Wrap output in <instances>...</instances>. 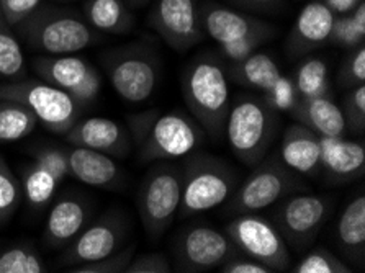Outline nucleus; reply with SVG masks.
<instances>
[{
    "instance_id": "1",
    "label": "nucleus",
    "mask_w": 365,
    "mask_h": 273,
    "mask_svg": "<svg viewBox=\"0 0 365 273\" xmlns=\"http://www.w3.org/2000/svg\"><path fill=\"white\" fill-rule=\"evenodd\" d=\"M228 71L215 56H200L190 63L182 77V92L193 118L213 138L225 135L231 107Z\"/></svg>"
},
{
    "instance_id": "2",
    "label": "nucleus",
    "mask_w": 365,
    "mask_h": 273,
    "mask_svg": "<svg viewBox=\"0 0 365 273\" xmlns=\"http://www.w3.org/2000/svg\"><path fill=\"white\" fill-rule=\"evenodd\" d=\"M15 26L31 49L51 56L79 53L97 41V33L86 19L68 9L38 7Z\"/></svg>"
},
{
    "instance_id": "3",
    "label": "nucleus",
    "mask_w": 365,
    "mask_h": 273,
    "mask_svg": "<svg viewBox=\"0 0 365 273\" xmlns=\"http://www.w3.org/2000/svg\"><path fill=\"white\" fill-rule=\"evenodd\" d=\"M279 118L267 103L256 97H241L231 103L225 135L233 154L246 165L264 159L277 133Z\"/></svg>"
},
{
    "instance_id": "4",
    "label": "nucleus",
    "mask_w": 365,
    "mask_h": 273,
    "mask_svg": "<svg viewBox=\"0 0 365 273\" xmlns=\"http://www.w3.org/2000/svg\"><path fill=\"white\" fill-rule=\"evenodd\" d=\"M133 131L140 146L143 163L170 160L189 155L203 141V131L189 116L164 113L146 121L143 116L133 120Z\"/></svg>"
},
{
    "instance_id": "5",
    "label": "nucleus",
    "mask_w": 365,
    "mask_h": 273,
    "mask_svg": "<svg viewBox=\"0 0 365 273\" xmlns=\"http://www.w3.org/2000/svg\"><path fill=\"white\" fill-rule=\"evenodd\" d=\"M182 174V198L177 213L180 218H190L218 208L228 202L237 187L235 170L210 155L193 158Z\"/></svg>"
},
{
    "instance_id": "6",
    "label": "nucleus",
    "mask_w": 365,
    "mask_h": 273,
    "mask_svg": "<svg viewBox=\"0 0 365 273\" xmlns=\"http://www.w3.org/2000/svg\"><path fill=\"white\" fill-rule=\"evenodd\" d=\"M0 100L16 102L35 113L48 130L66 135L79 120L82 105L68 92L44 81H14L0 83Z\"/></svg>"
},
{
    "instance_id": "7",
    "label": "nucleus",
    "mask_w": 365,
    "mask_h": 273,
    "mask_svg": "<svg viewBox=\"0 0 365 273\" xmlns=\"http://www.w3.org/2000/svg\"><path fill=\"white\" fill-rule=\"evenodd\" d=\"M305 188L298 174L290 170L280 159L269 158L257 164L256 169L228 200L230 215L257 213L279 203L292 193Z\"/></svg>"
},
{
    "instance_id": "8",
    "label": "nucleus",
    "mask_w": 365,
    "mask_h": 273,
    "mask_svg": "<svg viewBox=\"0 0 365 273\" xmlns=\"http://www.w3.org/2000/svg\"><path fill=\"white\" fill-rule=\"evenodd\" d=\"M182 180V169L170 164L153 167L143 178L138 192V211L151 237L161 236L179 213Z\"/></svg>"
},
{
    "instance_id": "9",
    "label": "nucleus",
    "mask_w": 365,
    "mask_h": 273,
    "mask_svg": "<svg viewBox=\"0 0 365 273\" xmlns=\"http://www.w3.org/2000/svg\"><path fill=\"white\" fill-rule=\"evenodd\" d=\"M225 231L241 254L261 262L272 272H284L290 267L289 246L272 221L256 213L236 215Z\"/></svg>"
},
{
    "instance_id": "10",
    "label": "nucleus",
    "mask_w": 365,
    "mask_h": 273,
    "mask_svg": "<svg viewBox=\"0 0 365 273\" xmlns=\"http://www.w3.org/2000/svg\"><path fill=\"white\" fill-rule=\"evenodd\" d=\"M331 208L329 198L322 195L292 193L282 200L274 225L287 246L302 250L317 239L329 218Z\"/></svg>"
},
{
    "instance_id": "11",
    "label": "nucleus",
    "mask_w": 365,
    "mask_h": 273,
    "mask_svg": "<svg viewBox=\"0 0 365 273\" xmlns=\"http://www.w3.org/2000/svg\"><path fill=\"white\" fill-rule=\"evenodd\" d=\"M240 254L226 231L205 225H192L175 239L174 257L179 272H208L220 269L226 260Z\"/></svg>"
},
{
    "instance_id": "12",
    "label": "nucleus",
    "mask_w": 365,
    "mask_h": 273,
    "mask_svg": "<svg viewBox=\"0 0 365 273\" xmlns=\"http://www.w3.org/2000/svg\"><path fill=\"white\" fill-rule=\"evenodd\" d=\"M108 79L125 102L141 103L151 98L159 82V63L145 48L130 46L108 54Z\"/></svg>"
},
{
    "instance_id": "13",
    "label": "nucleus",
    "mask_w": 365,
    "mask_h": 273,
    "mask_svg": "<svg viewBox=\"0 0 365 273\" xmlns=\"http://www.w3.org/2000/svg\"><path fill=\"white\" fill-rule=\"evenodd\" d=\"M31 68L41 81L68 92L82 107L92 103L101 93L102 81L97 69L77 56H41L33 61Z\"/></svg>"
},
{
    "instance_id": "14",
    "label": "nucleus",
    "mask_w": 365,
    "mask_h": 273,
    "mask_svg": "<svg viewBox=\"0 0 365 273\" xmlns=\"http://www.w3.org/2000/svg\"><path fill=\"white\" fill-rule=\"evenodd\" d=\"M148 21L177 51L195 46L205 36L197 0H158Z\"/></svg>"
},
{
    "instance_id": "15",
    "label": "nucleus",
    "mask_w": 365,
    "mask_h": 273,
    "mask_svg": "<svg viewBox=\"0 0 365 273\" xmlns=\"http://www.w3.org/2000/svg\"><path fill=\"white\" fill-rule=\"evenodd\" d=\"M205 35L220 44H228L245 38H259L264 43L274 36L275 28L240 10H233L217 2H207L200 7Z\"/></svg>"
},
{
    "instance_id": "16",
    "label": "nucleus",
    "mask_w": 365,
    "mask_h": 273,
    "mask_svg": "<svg viewBox=\"0 0 365 273\" xmlns=\"http://www.w3.org/2000/svg\"><path fill=\"white\" fill-rule=\"evenodd\" d=\"M126 237V226L118 216H105L103 220L84 227L71 242L63 255V264L68 267L101 260L117 252Z\"/></svg>"
},
{
    "instance_id": "17",
    "label": "nucleus",
    "mask_w": 365,
    "mask_h": 273,
    "mask_svg": "<svg viewBox=\"0 0 365 273\" xmlns=\"http://www.w3.org/2000/svg\"><path fill=\"white\" fill-rule=\"evenodd\" d=\"M66 138L73 146L101 150L108 155H126L131 148L125 128L117 121L101 116H92L82 121L77 120L66 133Z\"/></svg>"
},
{
    "instance_id": "18",
    "label": "nucleus",
    "mask_w": 365,
    "mask_h": 273,
    "mask_svg": "<svg viewBox=\"0 0 365 273\" xmlns=\"http://www.w3.org/2000/svg\"><path fill=\"white\" fill-rule=\"evenodd\" d=\"M322 138L302 123L290 125L284 133L280 160L298 175H314L322 169Z\"/></svg>"
},
{
    "instance_id": "19",
    "label": "nucleus",
    "mask_w": 365,
    "mask_h": 273,
    "mask_svg": "<svg viewBox=\"0 0 365 273\" xmlns=\"http://www.w3.org/2000/svg\"><path fill=\"white\" fill-rule=\"evenodd\" d=\"M319 167L337 182L361 177L365 169V148L362 141L339 138H322Z\"/></svg>"
},
{
    "instance_id": "20",
    "label": "nucleus",
    "mask_w": 365,
    "mask_h": 273,
    "mask_svg": "<svg viewBox=\"0 0 365 273\" xmlns=\"http://www.w3.org/2000/svg\"><path fill=\"white\" fill-rule=\"evenodd\" d=\"M336 15L323 0H313L298 14L293 26L290 46L293 53L303 54L322 46L331 38Z\"/></svg>"
},
{
    "instance_id": "21",
    "label": "nucleus",
    "mask_w": 365,
    "mask_h": 273,
    "mask_svg": "<svg viewBox=\"0 0 365 273\" xmlns=\"http://www.w3.org/2000/svg\"><path fill=\"white\" fill-rule=\"evenodd\" d=\"M91 220V206L79 197H64L53 206L46 221V237L51 247L68 246L84 231Z\"/></svg>"
},
{
    "instance_id": "22",
    "label": "nucleus",
    "mask_w": 365,
    "mask_h": 273,
    "mask_svg": "<svg viewBox=\"0 0 365 273\" xmlns=\"http://www.w3.org/2000/svg\"><path fill=\"white\" fill-rule=\"evenodd\" d=\"M290 113L298 123L309 128L319 138H339L347 131L342 108L329 97L300 98Z\"/></svg>"
},
{
    "instance_id": "23",
    "label": "nucleus",
    "mask_w": 365,
    "mask_h": 273,
    "mask_svg": "<svg viewBox=\"0 0 365 273\" xmlns=\"http://www.w3.org/2000/svg\"><path fill=\"white\" fill-rule=\"evenodd\" d=\"M71 177L91 187L110 188L120 180V169L108 154L74 146L68 150Z\"/></svg>"
},
{
    "instance_id": "24",
    "label": "nucleus",
    "mask_w": 365,
    "mask_h": 273,
    "mask_svg": "<svg viewBox=\"0 0 365 273\" xmlns=\"http://www.w3.org/2000/svg\"><path fill=\"white\" fill-rule=\"evenodd\" d=\"M339 249L352 260H364L365 252V197L359 195L346 206L336 227Z\"/></svg>"
},
{
    "instance_id": "25",
    "label": "nucleus",
    "mask_w": 365,
    "mask_h": 273,
    "mask_svg": "<svg viewBox=\"0 0 365 273\" xmlns=\"http://www.w3.org/2000/svg\"><path fill=\"white\" fill-rule=\"evenodd\" d=\"M279 64L265 53H252L240 63H231L228 77L240 86L267 92L280 79Z\"/></svg>"
},
{
    "instance_id": "26",
    "label": "nucleus",
    "mask_w": 365,
    "mask_h": 273,
    "mask_svg": "<svg viewBox=\"0 0 365 273\" xmlns=\"http://www.w3.org/2000/svg\"><path fill=\"white\" fill-rule=\"evenodd\" d=\"M86 21L96 31L121 35L133 26V15L125 0H87Z\"/></svg>"
},
{
    "instance_id": "27",
    "label": "nucleus",
    "mask_w": 365,
    "mask_h": 273,
    "mask_svg": "<svg viewBox=\"0 0 365 273\" xmlns=\"http://www.w3.org/2000/svg\"><path fill=\"white\" fill-rule=\"evenodd\" d=\"M38 118L21 103L0 100V143H16L35 131Z\"/></svg>"
},
{
    "instance_id": "28",
    "label": "nucleus",
    "mask_w": 365,
    "mask_h": 273,
    "mask_svg": "<svg viewBox=\"0 0 365 273\" xmlns=\"http://www.w3.org/2000/svg\"><path fill=\"white\" fill-rule=\"evenodd\" d=\"M329 69L322 58H308L293 74L297 93L300 98L328 97L331 92Z\"/></svg>"
},
{
    "instance_id": "29",
    "label": "nucleus",
    "mask_w": 365,
    "mask_h": 273,
    "mask_svg": "<svg viewBox=\"0 0 365 273\" xmlns=\"http://www.w3.org/2000/svg\"><path fill=\"white\" fill-rule=\"evenodd\" d=\"M26 63L21 44L0 14V79L19 81L25 76Z\"/></svg>"
},
{
    "instance_id": "30",
    "label": "nucleus",
    "mask_w": 365,
    "mask_h": 273,
    "mask_svg": "<svg viewBox=\"0 0 365 273\" xmlns=\"http://www.w3.org/2000/svg\"><path fill=\"white\" fill-rule=\"evenodd\" d=\"M59 180L51 172L38 163H33L24 170L21 177V192L33 206H44L51 202L59 187Z\"/></svg>"
},
{
    "instance_id": "31",
    "label": "nucleus",
    "mask_w": 365,
    "mask_h": 273,
    "mask_svg": "<svg viewBox=\"0 0 365 273\" xmlns=\"http://www.w3.org/2000/svg\"><path fill=\"white\" fill-rule=\"evenodd\" d=\"M293 273H351V267L337 255L324 247H317L308 252L290 270Z\"/></svg>"
},
{
    "instance_id": "32",
    "label": "nucleus",
    "mask_w": 365,
    "mask_h": 273,
    "mask_svg": "<svg viewBox=\"0 0 365 273\" xmlns=\"http://www.w3.org/2000/svg\"><path fill=\"white\" fill-rule=\"evenodd\" d=\"M43 264L35 250L29 247H14L0 254V273H44Z\"/></svg>"
},
{
    "instance_id": "33",
    "label": "nucleus",
    "mask_w": 365,
    "mask_h": 273,
    "mask_svg": "<svg viewBox=\"0 0 365 273\" xmlns=\"http://www.w3.org/2000/svg\"><path fill=\"white\" fill-rule=\"evenodd\" d=\"M21 198V185L7 163L0 155V222L7 221L19 208Z\"/></svg>"
},
{
    "instance_id": "34",
    "label": "nucleus",
    "mask_w": 365,
    "mask_h": 273,
    "mask_svg": "<svg viewBox=\"0 0 365 273\" xmlns=\"http://www.w3.org/2000/svg\"><path fill=\"white\" fill-rule=\"evenodd\" d=\"M135 257V246L118 249L117 252L107 255L101 260L87 262V264L71 267L68 272L73 273H125L130 262Z\"/></svg>"
},
{
    "instance_id": "35",
    "label": "nucleus",
    "mask_w": 365,
    "mask_h": 273,
    "mask_svg": "<svg viewBox=\"0 0 365 273\" xmlns=\"http://www.w3.org/2000/svg\"><path fill=\"white\" fill-rule=\"evenodd\" d=\"M264 102L269 105L274 111H290L298 103V97L295 83H293V77L282 74L280 79L269 88L267 92H264Z\"/></svg>"
},
{
    "instance_id": "36",
    "label": "nucleus",
    "mask_w": 365,
    "mask_h": 273,
    "mask_svg": "<svg viewBox=\"0 0 365 273\" xmlns=\"http://www.w3.org/2000/svg\"><path fill=\"white\" fill-rule=\"evenodd\" d=\"M329 40L342 48H357L365 40V26L357 24L351 14L336 15Z\"/></svg>"
},
{
    "instance_id": "37",
    "label": "nucleus",
    "mask_w": 365,
    "mask_h": 273,
    "mask_svg": "<svg viewBox=\"0 0 365 273\" xmlns=\"http://www.w3.org/2000/svg\"><path fill=\"white\" fill-rule=\"evenodd\" d=\"M344 113L347 130L354 133H362L365 130V86H356L351 88V92L347 93L344 108Z\"/></svg>"
},
{
    "instance_id": "38",
    "label": "nucleus",
    "mask_w": 365,
    "mask_h": 273,
    "mask_svg": "<svg viewBox=\"0 0 365 273\" xmlns=\"http://www.w3.org/2000/svg\"><path fill=\"white\" fill-rule=\"evenodd\" d=\"M35 163L51 172L59 182H63L64 178L71 177L68 150L58 148H41L35 153Z\"/></svg>"
},
{
    "instance_id": "39",
    "label": "nucleus",
    "mask_w": 365,
    "mask_h": 273,
    "mask_svg": "<svg viewBox=\"0 0 365 273\" xmlns=\"http://www.w3.org/2000/svg\"><path fill=\"white\" fill-rule=\"evenodd\" d=\"M339 82L347 88L361 86L365 82V48L364 44L354 48L349 58L341 68Z\"/></svg>"
},
{
    "instance_id": "40",
    "label": "nucleus",
    "mask_w": 365,
    "mask_h": 273,
    "mask_svg": "<svg viewBox=\"0 0 365 273\" xmlns=\"http://www.w3.org/2000/svg\"><path fill=\"white\" fill-rule=\"evenodd\" d=\"M40 4L41 0H0V14L10 26H15L29 19Z\"/></svg>"
},
{
    "instance_id": "41",
    "label": "nucleus",
    "mask_w": 365,
    "mask_h": 273,
    "mask_svg": "<svg viewBox=\"0 0 365 273\" xmlns=\"http://www.w3.org/2000/svg\"><path fill=\"white\" fill-rule=\"evenodd\" d=\"M173 265L164 254H145L130 262L125 273H170Z\"/></svg>"
},
{
    "instance_id": "42",
    "label": "nucleus",
    "mask_w": 365,
    "mask_h": 273,
    "mask_svg": "<svg viewBox=\"0 0 365 273\" xmlns=\"http://www.w3.org/2000/svg\"><path fill=\"white\" fill-rule=\"evenodd\" d=\"M262 43L264 41L259 38H245V40H237L228 44H220V51L231 63H240L249 54L256 53Z\"/></svg>"
},
{
    "instance_id": "43",
    "label": "nucleus",
    "mask_w": 365,
    "mask_h": 273,
    "mask_svg": "<svg viewBox=\"0 0 365 273\" xmlns=\"http://www.w3.org/2000/svg\"><path fill=\"white\" fill-rule=\"evenodd\" d=\"M221 273H272L269 267H265L261 262L254 260L247 255H235L230 260H226L220 267Z\"/></svg>"
},
{
    "instance_id": "44",
    "label": "nucleus",
    "mask_w": 365,
    "mask_h": 273,
    "mask_svg": "<svg viewBox=\"0 0 365 273\" xmlns=\"http://www.w3.org/2000/svg\"><path fill=\"white\" fill-rule=\"evenodd\" d=\"M242 10L256 14H270L280 7L282 0H230Z\"/></svg>"
},
{
    "instance_id": "45",
    "label": "nucleus",
    "mask_w": 365,
    "mask_h": 273,
    "mask_svg": "<svg viewBox=\"0 0 365 273\" xmlns=\"http://www.w3.org/2000/svg\"><path fill=\"white\" fill-rule=\"evenodd\" d=\"M323 2L333 10L334 15H347L364 0H323Z\"/></svg>"
},
{
    "instance_id": "46",
    "label": "nucleus",
    "mask_w": 365,
    "mask_h": 273,
    "mask_svg": "<svg viewBox=\"0 0 365 273\" xmlns=\"http://www.w3.org/2000/svg\"><path fill=\"white\" fill-rule=\"evenodd\" d=\"M126 4L131 5V7H143V5H146L148 2H151V0H125Z\"/></svg>"
},
{
    "instance_id": "47",
    "label": "nucleus",
    "mask_w": 365,
    "mask_h": 273,
    "mask_svg": "<svg viewBox=\"0 0 365 273\" xmlns=\"http://www.w3.org/2000/svg\"><path fill=\"white\" fill-rule=\"evenodd\" d=\"M61 2H74V0H61Z\"/></svg>"
}]
</instances>
